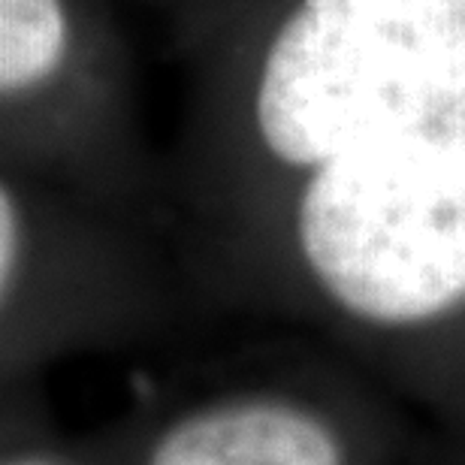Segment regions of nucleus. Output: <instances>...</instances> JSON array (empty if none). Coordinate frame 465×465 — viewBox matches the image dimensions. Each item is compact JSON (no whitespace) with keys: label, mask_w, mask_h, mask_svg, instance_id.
<instances>
[{"label":"nucleus","mask_w":465,"mask_h":465,"mask_svg":"<svg viewBox=\"0 0 465 465\" xmlns=\"http://www.w3.org/2000/svg\"><path fill=\"white\" fill-rule=\"evenodd\" d=\"M411 465H457V462H453L448 453L439 448V444H432V448L426 450V453H420V457H417Z\"/></svg>","instance_id":"obj_6"},{"label":"nucleus","mask_w":465,"mask_h":465,"mask_svg":"<svg viewBox=\"0 0 465 465\" xmlns=\"http://www.w3.org/2000/svg\"><path fill=\"white\" fill-rule=\"evenodd\" d=\"M193 318L161 230L0 173V390L45 384L76 357L154 348Z\"/></svg>","instance_id":"obj_2"},{"label":"nucleus","mask_w":465,"mask_h":465,"mask_svg":"<svg viewBox=\"0 0 465 465\" xmlns=\"http://www.w3.org/2000/svg\"><path fill=\"white\" fill-rule=\"evenodd\" d=\"M0 465H94L76 435L64 432L43 384L0 390Z\"/></svg>","instance_id":"obj_5"},{"label":"nucleus","mask_w":465,"mask_h":465,"mask_svg":"<svg viewBox=\"0 0 465 465\" xmlns=\"http://www.w3.org/2000/svg\"><path fill=\"white\" fill-rule=\"evenodd\" d=\"M161 227L200 318L278 327L465 465V0H157Z\"/></svg>","instance_id":"obj_1"},{"label":"nucleus","mask_w":465,"mask_h":465,"mask_svg":"<svg viewBox=\"0 0 465 465\" xmlns=\"http://www.w3.org/2000/svg\"><path fill=\"white\" fill-rule=\"evenodd\" d=\"M0 173L161 230L163 157L109 0H0Z\"/></svg>","instance_id":"obj_4"},{"label":"nucleus","mask_w":465,"mask_h":465,"mask_svg":"<svg viewBox=\"0 0 465 465\" xmlns=\"http://www.w3.org/2000/svg\"><path fill=\"white\" fill-rule=\"evenodd\" d=\"M293 339L278 357L82 435V448L94 465H411L432 448L375 378Z\"/></svg>","instance_id":"obj_3"}]
</instances>
